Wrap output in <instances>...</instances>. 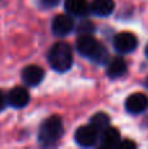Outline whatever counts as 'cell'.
Returning <instances> with one entry per match:
<instances>
[{"mask_svg":"<svg viewBox=\"0 0 148 149\" xmlns=\"http://www.w3.org/2000/svg\"><path fill=\"white\" fill-rule=\"evenodd\" d=\"M127 71V64H126L125 59L121 56H115L108 63L106 73L110 79H118L123 73Z\"/></svg>","mask_w":148,"mask_h":149,"instance_id":"7c38bea8","label":"cell"},{"mask_svg":"<svg viewBox=\"0 0 148 149\" xmlns=\"http://www.w3.org/2000/svg\"><path fill=\"white\" fill-rule=\"evenodd\" d=\"M113 45H114V49L117 52H119V54H128V52H133L138 47V38L133 33L122 31V33L117 34L114 37Z\"/></svg>","mask_w":148,"mask_h":149,"instance_id":"277c9868","label":"cell"},{"mask_svg":"<svg viewBox=\"0 0 148 149\" xmlns=\"http://www.w3.org/2000/svg\"><path fill=\"white\" fill-rule=\"evenodd\" d=\"M109 123H110L109 115L105 113H96L91 118V122H89V124H91L94 130H97L98 132L104 131L106 127H109Z\"/></svg>","mask_w":148,"mask_h":149,"instance_id":"5bb4252c","label":"cell"},{"mask_svg":"<svg viewBox=\"0 0 148 149\" xmlns=\"http://www.w3.org/2000/svg\"><path fill=\"white\" fill-rule=\"evenodd\" d=\"M146 84H147V86H148V80H147V81H146Z\"/></svg>","mask_w":148,"mask_h":149,"instance_id":"ffe728a7","label":"cell"},{"mask_svg":"<svg viewBox=\"0 0 148 149\" xmlns=\"http://www.w3.org/2000/svg\"><path fill=\"white\" fill-rule=\"evenodd\" d=\"M4 106H5V97H4V94H3V92L0 90V111L4 109Z\"/></svg>","mask_w":148,"mask_h":149,"instance_id":"ac0fdd59","label":"cell"},{"mask_svg":"<svg viewBox=\"0 0 148 149\" xmlns=\"http://www.w3.org/2000/svg\"><path fill=\"white\" fill-rule=\"evenodd\" d=\"M98 131L94 130L93 127L89 126H81L76 130L75 132V141L77 143L80 147L84 148H91L94 147L98 141Z\"/></svg>","mask_w":148,"mask_h":149,"instance_id":"5b68a950","label":"cell"},{"mask_svg":"<svg viewBox=\"0 0 148 149\" xmlns=\"http://www.w3.org/2000/svg\"><path fill=\"white\" fill-rule=\"evenodd\" d=\"M125 107L130 114H140L148 107V97L143 93H134L126 100Z\"/></svg>","mask_w":148,"mask_h":149,"instance_id":"52a82bcc","label":"cell"},{"mask_svg":"<svg viewBox=\"0 0 148 149\" xmlns=\"http://www.w3.org/2000/svg\"><path fill=\"white\" fill-rule=\"evenodd\" d=\"M63 134V123L62 119L58 115L49 116L43 123L38 132V139L43 145H52L59 140Z\"/></svg>","mask_w":148,"mask_h":149,"instance_id":"3957f363","label":"cell"},{"mask_svg":"<svg viewBox=\"0 0 148 149\" xmlns=\"http://www.w3.org/2000/svg\"><path fill=\"white\" fill-rule=\"evenodd\" d=\"M121 141V134L114 127H106L104 131H101L100 136V145L104 148H114L118 147Z\"/></svg>","mask_w":148,"mask_h":149,"instance_id":"30bf717a","label":"cell"},{"mask_svg":"<svg viewBox=\"0 0 148 149\" xmlns=\"http://www.w3.org/2000/svg\"><path fill=\"white\" fill-rule=\"evenodd\" d=\"M64 9L67 13H70L71 16H81L88 15L91 7L88 5L87 0H66L64 1Z\"/></svg>","mask_w":148,"mask_h":149,"instance_id":"8fae6325","label":"cell"},{"mask_svg":"<svg viewBox=\"0 0 148 149\" xmlns=\"http://www.w3.org/2000/svg\"><path fill=\"white\" fill-rule=\"evenodd\" d=\"M75 28V22H73V18L71 17V15H58L54 17L51 22V30L52 33L57 37H66L71 33Z\"/></svg>","mask_w":148,"mask_h":149,"instance_id":"8992f818","label":"cell"},{"mask_svg":"<svg viewBox=\"0 0 148 149\" xmlns=\"http://www.w3.org/2000/svg\"><path fill=\"white\" fill-rule=\"evenodd\" d=\"M43 70L38 65H26L21 72L22 81L29 86H37L43 80Z\"/></svg>","mask_w":148,"mask_h":149,"instance_id":"9c48e42d","label":"cell"},{"mask_svg":"<svg viewBox=\"0 0 148 149\" xmlns=\"http://www.w3.org/2000/svg\"><path fill=\"white\" fill-rule=\"evenodd\" d=\"M76 49L83 56L97 64H105L108 60V50L92 34H80L76 41Z\"/></svg>","mask_w":148,"mask_h":149,"instance_id":"6da1fadb","label":"cell"},{"mask_svg":"<svg viewBox=\"0 0 148 149\" xmlns=\"http://www.w3.org/2000/svg\"><path fill=\"white\" fill-rule=\"evenodd\" d=\"M41 3L45 8H54L58 5L59 0H41Z\"/></svg>","mask_w":148,"mask_h":149,"instance_id":"e0dca14e","label":"cell"},{"mask_svg":"<svg viewBox=\"0 0 148 149\" xmlns=\"http://www.w3.org/2000/svg\"><path fill=\"white\" fill-rule=\"evenodd\" d=\"M146 55H147V58H148V45H147V47H146Z\"/></svg>","mask_w":148,"mask_h":149,"instance_id":"d6986e66","label":"cell"},{"mask_svg":"<svg viewBox=\"0 0 148 149\" xmlns=\"http://www.w3.org/2000/svg\"><path fill=\"white\" fill-rule=\"evenodd\" d=\"M93 31H94V25L91 21H83V22H80L77 26L79 34H92Z\"/></svg>","mask_w":148,"mask_h":149,"instance_id":"9a60e30c","label":"cell"},{"mask_svg":"<svg viewBox=\"0 0 148 149\" xmlns=\"http://www.w3.org/2000/svg\"><path fill=\"white\" fill-rule=\"evenodd\" d=\"M50 67L57 72H66L72 67L73 56H72V49L66 42H58L50 49L49 55Z\"/></svg>","mask_w":148,"mask_h":149,"instance_id":"7a4b0ae2","label":"cell"},{"mask_svg":"<svg viewBox=\"0 0 148 149\" xmlns=\"http://www.w3.org/2000/svg\"><path fill=\"white\" fill-rule=\"evenodd\" d=\"M114 0H93L91 3V10L93 15L98 17H105V16L112 15L114 10Z\"/></svg>","mask_w":148,"mask_h":149,"instance_id":"4fadbf2b","label":"cell"},{"mask_svg":"<svg viewBox=\"0 0 148 149\" xmlns=\"http://www.w3.org/2000/svg\"><path fill=\"white\" fill-rule=\"evenodd\" d=\"M8 103L15 109L25 107L30 101V95L29 92L22 86H16L8 93Z\"/></svg>","mask_w":148,"mask_h":149,"instance_id":"ba28073f","label":"cell"},{"mask_svg":"<svg viewBox=\"0 0 148 149\" xmlns=\"http://www.w3.org/2000/svg\"><path fill=\"white\" fill-rule=\"evenodd\" d=\"M118 147L122 149H128V148L134 149V148H136V144L134 141H131V140H123V141H119Z\"/></svg>","mask_w":148,"mask_h":149,"instance_id":"2e32d148","label":"cell"}]
</instances>
